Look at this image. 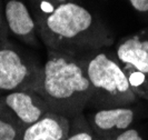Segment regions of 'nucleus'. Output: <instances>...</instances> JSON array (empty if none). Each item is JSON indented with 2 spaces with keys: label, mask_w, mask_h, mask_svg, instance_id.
Masks as SVG:
<instances>
[{
  "label": "nucleus",
  "mask_w": 148,
  "mask_h": 140,
  "mask_svg": "<svg viewBox=\"0 0 148 140\" xmlns=\"http://www.w3.org/2000/svg\"><path fill=\"white\" fill-rule=\"evenodd\" d=\"M3 14L8 29L16 38L30 47L39 46L36 20L22 0H7L3 6Z\"/></svg>",
  "instance_id": "nucleus-7"
},
{
  "label": "nucleus",
  "mask_w": 148,
  "mask_h": 140,
  "mask_svg": "<svg viewBox=\"0 0 148 140\" xmlns=\"http://www.w3.org/2000/svg\"><path fill=\"white\" fill-rule=\"evenodd\" d=\"M132 7L139 12L148 11V0H129Z\"/></svg>",
  "instance_id": "nucleus-15"
},
{
  "label": "nucleus",
  "mask_w": 148,
  "mask_h": 140,
  "mask_svg": "<svg viewBox=\"0 0 148 140\" xmlns=\"http://www.w3.org/2000/svg\"><path fill=\"white\" fill-rule=\"evenodd\" d=\"M65 140H95V136L84 113L71 119V127Z\"/></svg>",
  "instance_id": "nucleus-10"
},
{
  "label": "nucleus",
  "mask_w": 148,
  "mask_h": 140,
  "mask_svg": "<svg viewBox=\"0 0 148 140\" xmlns=\"http://www.w3.org/2000/svg\"><path fill=\"white\" fill-rule=\"evenodd\" d=\"M71 119L48 111L37 122L22 131L20 140H65L70 131Z\"/></svg>",
  "instance_id": "nucleus-8"
},
{
  "label": "nucleus",
  "mask_w": 148,
  "mask_h": 140,
  "mask_svg": "<svg viewBox=\"0 0 148 140\" xmlns=\"http://www.w3.org/2000/svg\"><path fill=\"white\" fill-rule=\"evenodd\" d=\"M95 140H143L140 133L136 129L128 128L127 130L118 133L116 136L108 137V138H95Z\"/></svg>",
  "instance_id": "nucleus-13"
},
{
  "label": "nucleus",
  "mask_w": 148,
  "mask_h": 140,
  "mask_svg": "<svg viewBox=\"0 0 148 140\" xmlns=\"http://www.w3.org/2000/svg\"><path fill=\"white\" fill-rule=\"evenodd\" d=\"M42 67L14 44L0 40V94L17 90L38 92Z\"/></svg>",
  "instance_id": "nucleus-4"
},
{
  "label": "nucleus",
  "mask_w": 148,
  "mask_h": 140,
  "mask_svg": "<svg viewBox=\"0 0 148 140\" xmlns=\"http://www.w3.org/2000/svg\"><path fill=\"white\" fill-rule=\"evenodd\" d=\"M116 57L121 65H128L147 79L148 100V39L139 35L123 39L117 46Z\"/></svg>",
  "instance_id": "nucleus-9"
},
{
  "label": "nucleus",
  "mask_w": 148,
  "mask_h": 140,
  "mask_svg": "<svg viewBox=\"0 0 148 140\" xmlns=\"http://www.w3.org/2000/svg\"><path fill=\"white\" fill-rule=\"evenodd\" d=\"M39 38L48 50L82 53L110 46L114 38L89 9L68 1L36 21Z\"/></svg>",
  "instance_id": "nucleus-1"
},
{
  "label": "nucleus",
  "mask_w": 148,
  "mask_h": 140,
  "mask_svg": "<svg viewBox=\"0 0 148 140\" xmlns=\"http://www.w3.org/2000/svg\"><path fill=\"white\" fill-rule=\"evenodd\" d=\"M0 109L25 130L50 111L48 103L34 90H17L0 97Z\"/></svg>",
  "instance_id": "nucleus-5"
},
{
  "label": "nucleus",
  "mask_w": 148,
  "mask_h": 140,
  "mask_svg": "<svg viewBox=\"0 0 148 140\" xmlns=\"http://www.w3.org/2000/svg\"><path fill=\"white\" fill-rule=\"evenodd\" d=\"M21 127L0 109V140H20Z\"/></svg>",
  "instance_id": "nucleus-11"
},
{
  "label": "nucleus",
  "mask_w": 148,
  "mask_h": 140,
  "mask_svg": "<svg viewBox=\"0 0 148 140\" xmlns=\"http://www.w3.org/2000/svg\"><path fill=\"white\" fill-rule=\"evenodd\" d=\"M68 1H71V0H30L31 9H32L31 12L34 15L35 20L38 21L49 14H51L58 6Z\"/></svg>",
  "instance_id": "nucleus-12"
},
{
  "label": "nucleus",
  "mask_w": 148,
  "mask_h": 140,
  "mask_svg": "<svg viewBox=\"0 0 148 140\" xmlns=\"http://www.w3.org/2000/svg\"><path fill=\"white\" fill-rule=\"evenodd\" d=\"M38 94L50 111L73 119L88 107L91 83L78 55L48 50Z\"/></svg>",
  "instance_id": "nucleus-2"
},
{
  "label": "nucleus",
  "mask_w": 148,
  "mask_h": 140,
  "mask_svg": "<svg viewBox=\"0 0 148 140\" xmlns=\"http://www.w3.org/2000/svg\"><path fill=\"white\" fill-rule=\"evenodd\" d=\"M85 117L95 138H108L127 130L134 121L135 112L125 106L96 109Z\"/></svg>",
  "instance_id": "nucleus-6"
},
{
  "label": "nucleus",
  "mask_w": 148,
  "mask_h": 140,
  "mask_svg": "<svg viewBox=\"0 0 148 140\" xmlns=\"http://www.w3.org/2000/svg\"><path fill=\"white\" fill-rule=\"evenodd\" d=\"M8 26L6 19H5V14H3V8H1L0 5V40L7 41V35H8Z\"/></svg>",
  "instance_id": "nucleus-14"
},
{
  "label": "nucleus",
  "mask_w": 148,
  "mask_h": 140,
  "mask_svg": "<svg viewBox=\"0 0 148 140\" xmlns=\"http://www.w3.org/2000/svg\"><path fill=\"white\" fill-rule=\"evenodd\" d=\"M78 57L92 88L87 108L125 107L136 101L137 96L117 57L101 49L82 52Z\"/></svg>",
  "instance_id": "nucleus-3"
}]
</instances>
